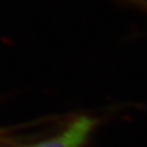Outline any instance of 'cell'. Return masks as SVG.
I'll list each match as a JSON object with an SVG mask.
<instances>
[{"label": "cell", "mask_w": 147, "mask_h": 147, "mask_svg": "<svg viewBox=\"0 0 147 147\" xmlns=\"http://www.w3.org/2000/svg\"><path fill=\"white\" fill-rule=\"evenodd\" d=\"M100 121L89 115H80L55 133L18 147H86L93 138Z\"/></svg>", "instance_id": "obj_1"}, {"label": "cell", "mask_w": 147, "mask_h": 147, "mask_svg": "<svg viewBox=\"0 0 147 147\" xmlns=\"http://www.w3.org/2000/svg\"><path fill=\"white\" fill-rule=\"evenodd\" d=\"M117 5L138 11L145 15H147V0H113Z\"/></svg>", "instance_id": "obj_2"}, {"label": "cell", "mask_w": 147, "mask_h": 147, "mask_svg": "<svg viewBox=\"0 0 147 147\" xmlns=\"http://www.w3.org/2000/svg\"><path fill=\"white\" fill-rule=\"evenodd\" d=\"M14 141H15V138L12 137L7 130L0 129V147L9 146L11 144H14Z\"/></svg>", "instance_id": "obj_3"}]
</instances>
